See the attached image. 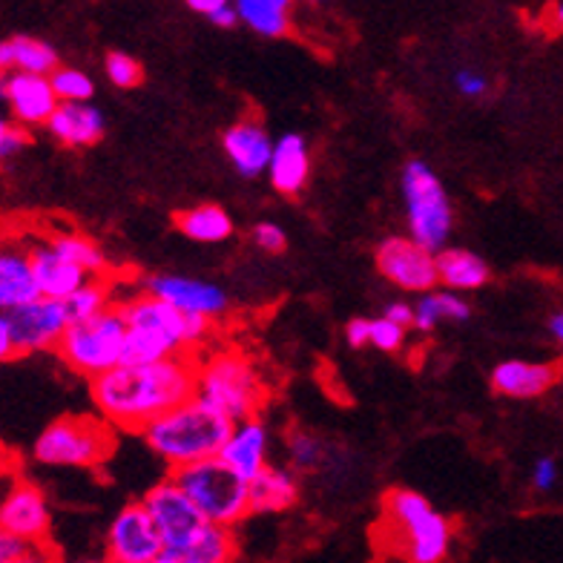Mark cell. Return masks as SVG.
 I'll use <instances>...</instances> for the list:
<instances>
[{
  "mask_svg": "<svg viewBox=\"0 0 563 563\" xmlns=\"http://www.w3.org/2000/svg\"><path fill=\"white\" fill-rule=\"evenodd\" d=\"M386 317L394 319V322H400L402 328H415V305L391 302L386 308Z\"/></svg>",
  "mask_w": 563,
  "mask_h": 563,
  "instance_id": "obj_43",
  "label": "cell"
},
{
  "mask_svg": "<svg viewBox=\"0 0 563 563\" xmlns=\"http://www.w3.org/2000/svg\"><path fill=\"white\" fill-rule=\"evenodd\" d=\"M311 176V150L308 141L299 133H285L276 139L274 156H271V167H267V178L274 190L282 196H299L308 185Z\"/></svg>",
  "mask_w": 563,
  "mask_h": 563,
  "instance_id": "obj_21",
  "label": "cell"
},
{
  "mask_svg": "<svg viewBox=\"0 0 563 563\" xmlns=\"http://www.w3.org/2000/svg\"><path fill=\"white\" fill-rule=\"evenodd\" d=\"M199 356L173 354L150 363H121L89 379L98 415L119 431L141 434L156 417L196 397Z\"/></svg>",
  "mask_w": 563,
  "mask_h": 563,
  "instance_id": "obj_1",
  "label": "cell"
},
{
  "mask_svg": "<svg viewBox=\"0 0 563 563\" xmlns=\"http://www.w3.org/2000/svg\"><path fill=\"white\" fill-rule=\"evenodd\" d=\"M49 78H53V87L60 101H89L96 92V84L84 69L58 67Z\"/></svg>",
  "mask_w": 563,
  "mask_h": 563,
  "instance_id": "obj_35",
  "label": "cell"
},
{
  "mask_svg": "<svg viewBox=\"0 0 563 563\" xmlns=\"http://www.w3.org/2000/svg\"><path fill=\"white\" fill-rule=\"evenodd\" d=\"M115 431L119 429L101 415L60 417L37 434L32 457L44 466L96 468L115 452Z\"/></svg>",
  "mask_w": 563,
  "mask_h": 563,
  "instance_id": "obj_6",
  "label": "cell"
},
{
  "mask_svg": "<svg viewBox=\"0 0 563 563\" xmlns=\"http://www.w3.org/2000/svg\"><path fill=\"white\" fill-rule=\"evenodd\" d=\"M173 481L187 492L196 509L219 527H236L251 515V489L242 475L224 463L222 457H208L173 468Z\"/></svg>",
  "mask_w": 563,
  "mask_h": 563,
  "instance_id": "obj_8",
  "label": "cell"
},
{
  "mask_svg": "<svg viewBox=\"0 0 563 563\" xmlns=\"http://www.w3.org/2000/svg\"><path fill=\"white\" fill-rule=\"evenodd\" d=\"M288 460L294 472H313L325 460L322 440L308 434V431H290L288 434Z\"/></svg>",
  "mask_w": 563,
  "mask_h": 563,
  "instance_id": "obj_34",
  "label": "cell"
},
{
  "mask_svg": "<svg viewBox=\"0 0 563 563\" xmlns=\"http://www.w3.org/2000/svg\"><path fill=\"white\" fill-rule=\"evenodd\" d=\"M374 260H377L379 274L408 294H426L440 285L438 253L411 236H388L377 247Z\"/></svg>",
  "mask_w": 563,
  "mask_h": 563,
  "instance_id": "obj_12",
  "label": "cell"
},
{
  "mask_svg": "<svg viewBox=\"0 0 563 563\" xmlns=\"http://www.w3.org/2000/svg\"><path fill=\"white\" fill-rule=\"evenodd\" d=\"M251 236H253V245L265 253H282L285 247H288V236H285V230L274 222L253 224Z\"/></svg>",
  "mask_w": 563,
  "mask_h": 563,
  "instance_id": "obj_39",
  "label": "cell"
},
{
  "mask_svg": "<svg viewBox=\"0 0 563 563\" xmlns=\"http://www.w3.org/2000/svg\"><path fill=\"white\" fill-rule=\"evenodd\" d=\"M126 317L121 311V305H110L107 311L96 313V317L81 319V322H69L64 336L55 345V354L87 379H96L98 374L115 368L124 363L126 351Z\"/></svg>",
  "mask_w": 563,
  "mask_h": 563,
  "instance_id": "obj_7",
  "label": "cell"
},
{
  "mask_svg": "<svg viewBox=\"0 0 563 563\" xmlns=\"http://www.w3.org/2000/svg\"><path fill=\"white\" fill-rule=\"evenodd\" d=\"M196 397L219 408L230 420L260 415L265 402V383L256 365L236 349H219L199 356Z\"/></svg>",
  "mask_w": 563,
  "mask_h": 563,
  "instance_id": "obj_5",
  "label": "cell"
},
{
  "mask_svg": "<svg viewBox=\"0 0 563 563\" xmlns=\"http://www.w3.org/2000/svg\"><path fill=\"white\" fill-rule=\"evenodd\" d=\"M104 73L110 78L112 87L119 89H133L144 81V69H141L139 60L126 53H110L104 60Z\"/></svg>",
  "mask_w": 563,
  "mask_h": 563,
  "instance_id": "obj_36",
  "label": "cell"
},
{
  "mask_svg": "<svg viewBox=\"0 0 563 563\" xmlns=\"http://www.w3.org/2000/svg\"><path fill=\"white\" fill-rule=\"evenodd\" d=\"M345 336H349L351 349L371 345V319H351L349 328H345Z\"/></svg>",
  "mask_w": 563,
  "mask_h": 563,
  "instance_id": "obj_42",
  "label": "cell"
},
{
  "mask_svg": "<svg viewBox=\"0 0 563 563\" xmlns=\"http://www.w3.org/2000/svg\"><path fill=\"white\" fill-rule=\"evenodd\" d=\"M555 21H558V26H563V0L555 7Z\"/></svg>",
  "mask_w": 563,
  "mask_h": 563,
  "instance_id": "obj_49",
  "label": "cell"
},
{
  "mask_svg": "<svg viewBox=\"0 0 563 563\" xmlns=\"http://www.w3.org/2000/svg\"><path fill=\"white\" fill-rule=\"evenodd\" d=\"M239 18L262 37H282L290 32L294 0H236Z\"/></svg>",
  "mask_w": 563,
  "mask_h": 563,
  "instance_id": "obj_29",
  "label": "cell"
},
{
  "mask_svg": "<svg viewBox=\"0 0 563 563\" xmlns=\"http://www.w3.org/2000/svg\"><path fill=\"white\" fill-rule=\"evenodd\" d=\"M406 331L408 328H402L400 322H394V319H388L386 313L377 319H371V345L379 351H400L402 342H406Z\"/></svg>",
  "mask_w": 563,
  "mask_h": 563,
  "instance_id": "obj_37",
  "label": "cell"
},
{
  "mask_svg": "<svg viewBox=\"0 0 563 563\" xmlns=\"http://www.w3.org/2000/svg\"><path fill=\"white\" fill-rule=\"evenodd\" d=\"M119 305L130 325L124 363H150V360H164L173 354H196L213 336V319L181 311L147 290H139L133 297L121 299Z\"/></svg>",
  "mask_w": 563,
  "mask_h": 563,
  "instance_id": "obj_2",
  "label": "cell"
},
{
  "mask_svg": "<svg viewBox=\"0 0 563 563\" xmlns=\"http://www.w3.org/2000/svg\"><path fill=\"white\" fill-rule=\"evenodd\" d=\"M173 222L181 236L201 242V245H219L233 236V219L219 205H196V208L178 210Z\"/></svg>",
  "mask_w": 563,
  "mask_h": 563,
  "instance_id": "obj_27",
  "label": "cell"
},
{
  "mask_svg": "<svg viewBox=\"0 0 563 563\" xmlns=\"http://www.w3.org/2000/svg\"><path fill=\"white\" fill-rule=\"evenodd\" d=\"M12 328L18 356L35 354V351H55L58 340L69 325V317L64 311V299L41 297L30 305H21L15 311H3Z\"/></svg>",
  "mask_w": 563,
  "mask_h": 563,
  "instance_id": "obj_13",
  "label": "cell"
},
{
  "mask_svg": "<svg viewBox=\"0 0 563 563\" xmlns=\"http://www.w3.org/2000/svg\"><path fill=\"white\" fill-rule=\"evenodd\" d=\"M438 274L443 288L466 294L489 282V265L466 247H443L438 253Z\"/></svg>",
  "mask_w": 563,
  "mask_h": 563,
  "instance_id": "obj_26",
  "label": "cell"
},
{
  "mask_svg": "<svg viewBox=\"0 0 563 563\" xmlns=\"http://www.w3.org/2000/svg\"><path fill=\"white\" fill-rule=\"evenodd\" d=\"M267 449H271V431H267L265 420L260 415H253L233 422L228 443H224L219 457L236 475H242L245 481H253L267 466Z\"/></svg>",
  "mask_w": 563,
  "mask_h": 563,
  "instance_id": "obj_18",
  "label": "cell"
},
{
  "mask_svg": "<svg viewBox=\"0 0 563 563\" xmlns=\"http://www.w3.org/2000/svg\"><path fill=\"white\" fill-rule=\"evenodd\" d=\"M147 563H181V561H178L176 555H170V552H162V555L153 558V561H147Z\"/></svg>",
  "mask_w": 563,
  "mask_h": 563,
  "instance_id": "obj_48",
  "label": "cell"
},
{
  "mask_svg": "<svg viewBox=\"0 0 563 563\" xmlns=\"http://www.w3.org/2000/svg\"><path fill=\"white\" fill-rule=\"evenodd\" d=\"M230 3H236V0H187V7L194 12H201V15H213L216 9L230 7Z\"/></svg>",
  "mask_w": 563,
  "mask_h": 563,
  "instance_id": "obj_46",
  "label": "cell"
},
{
  "mask_svg": "<svg viewBox=\"0 0 563 563\" xmlns=\"http://www.w3.org/2000/svg\"><path fill=\"white\" fill-rule=\"evenodd\" d=\"M141 500H144V506H147L153 520H156L158 532L164 538V549L170 555H178L201 532V527L208 523V518L196 509L194 500L187 497V492L173 477L158 481Z\"/></svg>",
  "mask_w": 563,
  "mask_h": 563,
  "instance_id": "obj_10",
  "label": "cell"
},
{
  "mask_svg": "<svg viewBox=\"0 0 563 563\" xmlns=\"http://www.w3.org/2000/svg\"><path fill=\"white\" fill-rule=\"evenodd\" d=\"M468 302L460 297L457 290H426L415 302V328L429 334L440 322H463L468 319Z\"/></svg>",
  "mask_w": 563,
  "mask_h": 563,
  "instance_id": "obj_28",
  "label": "cell"
},
{
  "mask_svg": "<svg viewBox=\"0 0 563 563\" xmlns=\"http://www.w3.org/2000/svg\"><path fill=\"white\" fill-rule=\"evenodd\" d=\"M274 144L271 133L265 130L260 119H242L233 126H228L222 135V150L233 170L245 178H260L271 167L274 156Z\"/></svg>",
  "mask_w": 563,
  "mask_h": 563,
  "instance_id": "obj_17",
  "label": "cell"
},
{
  "mask_svg": "<svg viewBox=\"0 0 563 563\" xmlns=\"http://www.w3.org/2000/svg\"><path fill=\"white\" fill-rule=\"evenodd\" d=\"M402 199H406V222L408 236L417 239L429 251L440 253L452 236V201L445 194L443 181L429 164L415 158L406 164L400 176Z\"/></svg>",
  "mask_w": 563,
  "mask_h": 563,
  "instance_id": "obj_9",
  "label": "cell"
},
{
  "mask_svg": "<svg viewBox=\"0 0 563 563\" xmlns=\"http://www.w3.org/2000/svg\"><path fill=\"white\" fill-rule=\"evenodd\" d=\"M308 3H325V0H308Z\"/></svg>",
  "mask_w": 563,
  "mask_h": 563,
  "instance_id": "obj_51",
  "label": "cell"
},
{
  "mask_svg": "<svg viewBox=\"0 0 563 563\" xmlns=\"http://www.w3.org/2000/svg\"><path fill=\"white\" fill-rule=\"evenodd\" d=\"M49 242L55 245V251L60 256H67L69 262H75L78 267H84L89 276H104L107 274V260L101 247L92 242L84 233H75V230H53L49 233Z\"/></svg>",
  "mask_w": 563,
  "mask_h": 563,
  "instance_id": "obj_31",
  "label": "cell"
},
{
  "mask_svg": "<svg viewBox=\"0 0 563 563\" xmlns=\"http://www.w3.org/2000/svg\"><path fill=\"white\" fill-rule=\"evenodd\" d=\"M23 247L30 251L44 297L67 299L69 294H75V290L81 288L84 282L92 279L84 267L69 262L67 256H60V253L55 251L53 242H49V236L30 239V242H23Z\"/></svg>",
  "mask_w": 563,
  "mask_h": 563,
  "instance_id": "obj_19",
  "label": "cell"
},
{
  "mask_svg": "<svg viewBox=\"0 0 563 563\" xmlns=\"http://www.w3.org/2000/svg\"><path fill=\"white\" fill-rule=\"evenodd\" d=\"M379 541L406 563H443L452 549V523L417 492L391 489L383 497Z\"/></svg>",
  "mask_w": 563,
  "mask_h": 563,
  "instance_id": "obj_4",
  "label": "cell"
},
{
  "mask_svg": "<svg viewBox=\"0 0 563 563\" xmlns=\"http://www.w3.org/2000/svg\"><path fill=\"white\" fill-rule=\"evenodd\" d=\"M0 356L15 360V340H12V328H9L7 317H0Z\"/></svg>",
  "mask_w": 563,
  "mask_h": 563,
  "instance_id": "obj_45",
  "label": "cell"
},
{
  "mask_svg": "<svg viewBox=\"0 0 563 563\" xmlns=\"http://www.w3.org/2000/svg\"><path fill=\"white\" fill-rule=\"evenodd\" d=\"M176 558L181 563H233V558H236L233 529L219 527V523H210L208 520L201 527V532Z\"/></svg>",
  "mask_w": 563,
  "mask_h": 563,
  "instance_id": "obj_30",
  "label": "cell"
},
{
  "mask_svg": "<svg viewBox=\"0 0 563 563\" xmlns=\"http://www.w3.org/2000/svg\"><path fill=\"white\" fill-rule=\"evenodd\" d=\"M55 547L49 538H21L0 532V563H55Z\"/></svg>",
  "mask_w": 563,
  "mask_h": 563,
  "instance_id": "obj_33",
  "label": "cell"
},
{
  "mask_svg": "<svg viewBox=\"0 0 563 563\" xmlns=\"http://www.w3.org/2000/svg\"><path fill=\"white\" fill-rule=\"evenodd\" d=\"M0 67H3V73L53 75L58 69V53L46 41L15 35L0 44Z\"/></svg>",
  "mask_w": 563,
  "mask_h": 563,
  "instance_id": "obj_25",
  "label": "cell"
},
{
  "mask_svg": "<svg viewBox=\"0 0 563 563\" xmlns=\"http://www.w3.org/2000/svg\"><path fill=\"white\" fill-rule=\"evenodd\" d=\"M26 144H30V126H23L21 121L0 124V158L18 156Z\"/></svg>",
  "mask_w": 563,
  "mask_h": 563,
  "instance_id": "obj_38",
  "label": "cell"
},
{
  "mask_svg": "<svg viewBox=\"0 0 563 563\" xmlns=\"http://www.w3.org/2000/svg\"><path fill=\"white\" fill-rule=\"evenodd\" d=\"M46 130L64 147H92L104 135V115L89 101H60Z\"/></svg>",
  "mask_w": 563,
  "mask_h": 563,
  "instance_id": "obj_23",
  "label": "cell"
},
{
  "mask_svg": "<svg viewBox=\"0 0 563 563\" xmlns=\"http://www.w3.org/2000/svg\"><path fill=\"white\" fill-rule=\"evenodd\" d=\"M558 483V466L555 460L549 457H541L538 463L532 466V486L538 492H549L552 486Z\"/></svg>",
  "mask_w": 563,
  "mask_h": 563,
  "instance_id": "obj_41",
  "label": "cell"
},
{
  "mask_svg": "<svg viewBox=\"0 0 563 563\" xmlns=\"http://www.w3.org/2000/svg\"><path fill=\"white\" fill-rule=\"evenodd\" d=\"M3 101L23 126H46L60 104L53 78L35 73H9L3 78Z\"/></svg>",
  "mask_w": 563,
  "mask_h": 563,
  "instance_id": "obj_15",
  "label": "cell"
},
{
  "mask_svg": "<svg viewBox=\"0 0 563 563\" xmlns=\"http://www.w3.org/2000/svg\"><path fill=\"white\" fill-rule=\"evenodd\" d=\"M210 23L213 26H219V30H233L242 18H239V9L236 3H230V7H222V9H216L213 15H208Z\"/></svg>",
  "mask_w": 563,
  "mask_h": 563,
  "instance_id": "obj_44",
  "label": "cell"
},
{
  "mask_svg": "<svg viewBox=\"0 0 563 563\" xmlns=\"http://www.w3.org/2000/svg\"><path fill=\"white\" fill-rule=\"evenodd\" d=\"M247 489H251V515H276L299 500V481L294 468L271 466V463L253 481H247Z\"/></svg>",
  "mask_w": 563,
  "mask_h": 563,
  "instance_id": "obj_24",
  "label": "cell"
},
{
  "mask_svg": "<svg viewBox=\"0 0 563 563\" xmlns=\"http://www.w3.org/2000/svg\"><path fill=\"white\" fill-rule=\"evenodd\" d=\"M549 331H552V336L563 345V313H555V317L549 319Z\"/></svg>",
  "mask_w": 563,
  "mask_h": 563,
  "instance_id": "obj_47",
  "label": "cell"
},
{
  "mask_svg": "<svg viewBox=\"0 0 563 563\" xmlns=\"http://www.w3.org/2000/svg\"><path fill=\"white\" fill-rule=\"evenodd\" d=\"M55 563H110V561H55Z\"/></svg>",
  "mask_w": 563,
  "mask_h": 563,
  "instance_id": "obj_50",
  "label": "cell"
},
{
  "mask_svg": "<svg viewBox=\"0 0 563 563\" xmlns=\"http://www.w3.org/2000/svg\"><path fill=\"white\" fill-rule=\"evenodd\" d=\"M141 290H147L153 297L164 299V302L176 305L187 313H201V317L219 319L228 311V294L219 285L205 279H194V276L178 274H153L141 279Z\"/></svg>",
  "mask_w": 563,
  "mask_h": 563,
  "instance_id": "obj_14",
  "label": "cell"
},
{
  "mask_svg": "<svg viewBox=\"0 0 563 563\" xmlns=\"http://www.w3.org/2000/svg\"><path fill=\"white\" fill-rule=\"evenodd\" d=\"M164 549V538L158 532L156 520L144 506L139 504L121 506L119 515L112 518L104 541V561L110 563H147L158 558Z\"/></svg>",
  "mask_w": 563,
  "mask_h": 563,
  "instance_id": "obj_11",
  "label": "cell"
},
{
  "mask_svg": "<svg viewBox=\"0 0 563 563\" xmlns=\"http://www.w3.org/2000/svg\"><path fill=\"white\" fill-rule=\"evenodd\" d=\"M230 429H233V420L228 415H222L201 397H190L150 422L147 429L141 431V440L173 472L196 460L219 457L230 438Z\"/></svg>",
  "mask_w": 563,
  "mask_h": 563,
  "instance_id": "obj_3",
  "label": "cell"
},
{
  "mask_svg": "<svg viewBox=\"0 0 563 563\" xmlns=\"http://www.w3.org/2000/svg\"><path fill=\"white\" fill-rule=\"evenodd\" d=\"M53 511L46 495L32 481H15L0 504V532L21 538H49Z\"/></svg>",
  "mask_w": 563,
  "mask_h": 563,
  "instance_id": "obj_16",
  "label": "cell"
},
{
  "mask_svg": "<svg viewBox=\"0 0 563 563\" xmlns=\"http://www.w3.org/2000/svg\"><path fill=\"white\" fill-rule=\"evenodd\" d=\"M41 297L44 290L37 282L30 251L23 245L7 247L0 253V308L15 311L21 305H30Z\"/></svg>",
  "mask_w": 563,
  "mask_h": 563,
  "instance_id": "obj_22",
  "label": "cell"
},
{
  "mask_svg": "<svg viewBox=\"0 0 563 563\" xmlns=\"http://www.w3.org/2000/svg\"><path fill=\"white\" fill-rule=\"evenodd\" d=\"M561 379V368L552 363H527V360H506L492 371V388L511 400H534L547 394Z\"/></svg>",
  "mask_w": 563,
  "mask_h": 563,
  "instance_id": "obj_20",
  "label": "cell"
},
{
  "mask_svg": "<svg viewBox=\"0 0 563 563\" xmlns=\"http://www.w3.org/2000/svg\"><path fill=\"white\" fill-rule=\"evenodd\" d=\"M454 89L463 98H483L489 92V78L477 73V69H460L454 75Z\"/></svg>",
  "mask_w": 563,
  "mask_h": 563,
  "instance_id": "obj_40",
  "label": "cell"
},
{
  "mask_svg": "<svg viewBox=\"0 0 563 563\" xmlns=\"http://www.w3.org/2000/svg\"><path fill=\"white\" fill-rule=\"evenodd\" d=\"M119 299L112 297V282H107L104 276H92L89 282H84L81 288L69 294L64 299V311H67L69 322H81V319L96 317V313L107 311L110 305H115Z\"/></svg>",
  "mask_w": 563,
  "mask_h": 563,
  "instance_id": "obj_32",
  "label": "cell"
}]
</instances>
